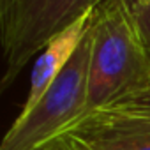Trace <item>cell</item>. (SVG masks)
<instances>
[{"label":"cell","mask_w":150,"mask_h":150,"mask_svg":"<svg viewBox=\"0 0 150 150\" xmlns=\"http://www.w3.org/2000/svg\"><path fill=\"white\" fill-rule=\"evenodd\" d=\"M90 34L92 51L83 115L115 103L150 78V53L134 16L132 0L99 4L94 9Z\"/></svg>","instance_id":"1"},{"label":"cell","mask_w":150,"mask_h":150,"mask_svg":"<svg viewBox=\"0 0 150 150\" xmlns=\"http://www.w3.org/2000/svg\"><path fill=\"white\" fill-rule=\"evenodd\" d=\"M104 0H0V48L6 71L0 80V94L20 76L35 53L94 11Z\"/></svg>","instance_id":"2"},{"label":"cell","mask_w":150,"mask_h":150,"mask_svg":"<svg viewBox=\"0 0 150 150\" xmlns=\"http://www.w3.org/2000/svg\"><path fill=\"white\" fill-rule=\"evenodd\" d=\"M90 51L92 34L88 28L69 64L39 103L27 115L13 122L0 141V150H41L83 115L88 90Z\"/></svg>","instance_id":"3"},{"label":"cell","mask_w":150,"mask_h":150,"mask_svg":"<svg viewBox=\"0 0 150 150\" xmlns=\"http://www.w3.org/2000/svg\"><path fill=\"white\" fill-rule=\"evenodd\" d=\"M62 134H71L96 150H150V117L96 110Z\"/></svg>","instance_id":"4"},{"label":"cell","mask_w":150,"mask_h":150,"mask_svg":"<svg viewBox=\"0 0 150 150\" xmlns=\"http://www.w3.org/2000/svg\"><path fill=\"white\" fill-rule=\"evenodd\" d=\"M92 18H94V11L81 16L78 21H74L71 27H67L64 32H60L57 37H53L46 44V48L41 51L37 62L34 64V69L30 74L28 96H27L18 117L27 115L39 103V99L46 94V90L51 87V83L58 78V74L69 64L74 51L78 50L80 42L83 41L85 34L88 32V28L92 25Z\"/></svg>","instance_id":"5"},{"label":"cell","mask_w":150,"mask_h":150,"mask_svg":"<svg viewBox=\"0 0 150 150\" xmlns=\"http://www.w3.org/2000/svg\"><path fill=\"white\" fill-rule=\"evenodd\" d=\"M108 110L115 113H125V115H136V117H150V78L145 85L132 90L131 94L117 99L115 103L99 108Z\"/></svg>","instance_id":"6"},{"label":"cell","mask_w":150,"mask_h":150,"mask_svg":"<svg viewBox=\"0 0 150 150\" xmlns=\"http://www.w3.org/2000/svg\"><path fill=\"white\" fill-rule=\"evenodd\" d=\"M132 9H134V16L138 20L139 32H141L143 41L146 44V50L150 53V2H138V0H132Z\"/></svg>","instance_id":"7"},{"label":"cell","mask_w":150,"mask_h":150,"mask_svg":"<svg viewBox=\"0 0 150 150\" xmlns=\"http://www.w3.org/2000/svg\"><path fill=\"white\" fill-rule=\"evenodd\" d=\"M60 136L65 138V141H67V145H69L71 150H96V148H92L90 145L80 141L78 138H74V136H71V134H60Z\"/></svg>","instance_id":"8"},{"label":"cell","mask_w":150,"mask_h":150,"mask_svg":"<svg viewBox=\"0 0 150 150\" xmlns=\"http://www.w3.org/2000/svg\"><path fill=\"white\" fill-rule=\"evenodd\" d=\"M46 150H71L64 136H57L55 139H51L48 145H46Z\"/></svg>","instance_id":"9"},{"label":"cell","mask_w":150,"mask_h":150,"mask_svg":"<svg viewBox=\"0 0 150 150\" xmlns=\"http://www.w3.org/2000/svg\"><path fill=\"white\" fill-rule=\"evenodd\" d=\"M138 2H150V0H138Z\"/></svg>","instance_id":"10"},{"label":"cell","mask_w":150,"mask_h":150,"mask_svg":"<svg viewBox=\"0 0 150 150\" xmlns=\"http://www.w3.org/2000/svg\"><path fill=\"white\" fill-rule=\"evenodd\" d=\"M41 150H46V146H44V148H41Z\"/></svg>","instance_id":"11"}]
</instances>
